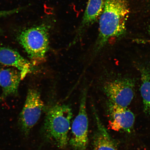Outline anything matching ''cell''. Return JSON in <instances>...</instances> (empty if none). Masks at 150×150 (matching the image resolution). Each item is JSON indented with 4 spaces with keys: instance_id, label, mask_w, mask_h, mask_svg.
I'll return each instance as SVG.
<instances>
[{
    "instance_id": "obj_12",
    "label": "cell",
    "mask_w": 150,
    "mask_h": 150,
    "mask_svg": "<svg viewBox=\"0 0 150 150\" xmlns=\"http://www.w3.org/2000/svg\"><path fill=\"white\" fill-rule=\"evenodd\" d=\"M141 84L140 91L144 110L150 117V70L145 67L140 69Z\"/></svg>"
},
{
    "instance_id": "obj_6",
    "label": "cell",
    "mask_w": 150,
    "mask_h": 150,
    "mask_svg": "<svg viewBox=\"0 0 150 150\" xmlns=\"http://www.w3.org/2000/svg\"><path fill=\"white\" fill-rule=\"evenodd\" d=\"M134 81L120 79L107 82L104 87L106 95L110 102L123 108H127L134 98L135 93Z\"/></svg>"
},
{
    "instance_id": "obj_11",
    "label": "cell",
    "mask_w": 150,
    "mask_h": 150,
    "mask_svg": "<svg viewBox=\"0 0 150 150\" xmlns=\"http://www.w3.org/2000/svg\"><path fill=\"white\" fill-rule=\"evenodd\" d=\"M95 114L97 129L93 141L94 150H117L113 141L98 116Z\"/></svg>"
},
{
    "instance_id": "obj_2",
    "label": "cell",
    "mask_w": 150,
    "mask_h": 150,
    "mask_svg": "<svg viewBox=\"0 0 150 150\" xmlns=\"http://www.w3.org/2000/svg\"><path fill=\"white\" fill-rule=\"evenodd\" d=\"M72 116V109L65 105L52 106L46 114L44 125L45 134L61 149L66 147L68 144Z\"/></svg>"
},
{
    "instance_id": "obj_10",
    "label": "cell",
    "mask_w": 150,
    "mask_h": 150,
    "mask_svg": "<svg viewBox=\"0 0 150 150\" xmlns=\"http://www.w3.org/2000/svg\"><path fill=\"white\" fill-rule=\"evenodd\" d=\"M21 80L18 71L10 68L0 69V86L2 89L1 98L4 99L16 94Z\"/></svg>"
},
{
    "instance_id": "obj_14",
    "label": "cell",
    "mask_w": 150,
    "mask_h": 150,
    "mask_svg": "<svg viewBox=\"0 0 150 150\" xmlns=\"http://www.w3.org/2000/svg\"><path fill=\"white\" fill-rule=\"evenodd\" d=\"M1 28H0V33H1Z\"/></svg>"
},
{
    "instance_id": "obj_13",
    "label": "cell",
    "mask_w": 150,
    "mask_h": 150,
    "mask_svg": "<svg viewBox=\"0 0 150 150\" xmlns=\"http://www.w3.org/2000/svg\"><path fill=\"white\" fill-rule=\"evenodd\" d=\"M20 9H16L12 10L6 11H0V17L5 16L16 13L20 11Z\"/></svg>"
},
{
    "instance_id": "obj_3",
    "label": "cell",
    "mask_w": 150,
    "mask_h": 150,
    "mask_svg": "<svg viewBox=\"0 0 150 150\" xmlns=\"http://www.w3.org/2000/svg\"><path fill=\"white\" fill-rule=\"evenodd\" d=\"M49 28L42 24L25 30L18 37L19 42L33 64L45 60L49 48Z\"/></svg>"
},
{
    "instance_id": "obj_4",
    "label": "cell",
    "mask_w": 150,
    "mask_h": 150,
    "mask_svg": "<svg viewBox=\"0 0 150 150\" xmlns=\"http://www.w3.org/2000/svg\"><path fill=\"white\" fill-rule=\"evenodd\" d=\"M87 91L83 90L79 112L73 122L70 144L74 150H86L88 144V120L86 108Z\"/></svg>"
},
{
    "instance_id": "obj_5",
    "label": "cell",
    "mask_w": 150,
    "mask_h": 150,
    "mask_svg": "<svg viewBox=\"0 0 150 150\" xmlns=\"http://www.w3.org/2000/svg\"><path fill=\"white\" fill-rule=\"evenodd\" d=\"M44 106L39 92L35 89L29 90L19 119L21 129L25 136L29 134L39 120Z\"/></svg>"
},
{
    "instance_id": "obj_8",
    "label": "cell",
    "mask_w": 150,
    "mask_h": 150,
    "mask_svg": "<svg viewBox=\"0 0 150 150\" xmlns=\"http://www.w3.org/2000/svg\"><path fill=\"white\" fill-rule=\"evenodd\" d=\"M105 0H88L81 23L79 27L74 43L79 40L86 30L96 21L104 9Z\"/></svg>"
},
{
    "instance_id": "obj_1",
    "label": "cell",
    "mask_w": 150,
    "mask_h": 150,
    "mask_svg": "<svg viewBox=\"0 0 150 150\" xmlns=\"http://www.w3.org/2000/svg\"><path fill=\"white\" fill-rule=\"evenodd\" d=\"M130 13L127 0H105L99 22V32L94 47V57L112 38L122 36Z\"/></svg>"
},
{
    "instance_id": "obj_7",
    "label": "cell",
    "mask_w": 150,
    "mask_h": 150,
    "mask_svg": "<svg viewBox=\"0 0 150 150\" xmlns=\"http://www.w3.org/2000/svg\"><path fill=\"white\" fill-rule=\"evenodd\" d=\"M109 110L111 120L110 126L112 130L130 132L134 123L135 116L127 108L117 105L110 102Z\"/></svg>"
},
{
    "instance_id": "obj_9",
    "label": "cell",
    "mask_w": 150,
    "mask_h": 150,
    "mask_svg": "<svg viewBox=\"0 0 150 150\" xmlns=\"http://www.w3.org/2000/svg\"><path fill=\"white\" fill-rule=\"evenodd\" d=\"M0 63L16 67L20 72L22 80L30 71V63L17 51L10 48L0 47Z\"/></svg>"
}]
</instances>
